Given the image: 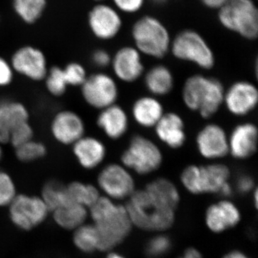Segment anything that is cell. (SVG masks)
I'll use <instances>...</instances> for the list:
<instances>
[{"instance_id": "obj_1", "label": "cell", "mask_w": 258, "mask_h": 258, "mask_svg": "<svg viewBox=\"0 0 258 258\" xmlns=\"http://www.w3.org/2000/svg\"><path fill=\"white\" fill-rule=\"evenodd\" d=\"M99 239V251H113L130 235L133 224L125 205L101 195L89 209Z\"/></svg>"}, {"instance_id": "obj_2", "label": "cell", "mask_w": 258, "mask_h": 258, "mask_svg": "<svg viewBox=\"0 0 258 258\" xmlns=\"http://www.w3.org/2000/svg\"><path fill=\"white\" fill-rule=\"evenodd\" d=\"M125 206L133 226L142 230L163 232L175 222V209L155 198L145 188L136 190Z\"/></svg>"}, {"instance_id": "obj_3", "label": "cell", "mask_w": 258, "mask_h": 258, "mask_svg": "<svg viewBox=\"0 0 258 258\" xmlns=\"http://www.w3.org/2000/svg\"><path fill=\"white\" fill-rule=\"evenodd\" d=\"M228 166L218 161H212L208 164L186 166L180 174V181L183 187L191 195L218 194L227 198L233 191Z\"/></svg>"}, {"instance_id": "obj_4", "label": "cell", "mask_w": 258, "mask_h": 258, "mask_svg": "<svg viewBox=\"0 0 258 258\" xmlns=\"http://www.w3.org/2000/svg\"><path fill=\"white\" fill-rule=\"evenodd\" d=\"M225 88L215 78L203 74L190 76L181 89V99L184 106L208 119L223 106Z\"/></svg>"}, {"instance_id": "obj_5", "label": "cell", "mask_w": 258, "mask_h": 258, "mask_svg": "<svg viewBox=\"0 0 258 258\" xmlns=\"http://www.w3.org/2000/svg\"><path fill=\"white\" fill-rule=\"evenodd\" d=\"M120 162L129 171L141 176L149 175L162 165L164 155L157 143L144 135L134 136L122 152Z\"/></svg>"}, {"instance_id": "obj_6", "label": "cell", "mask_w": 258, "mask_h": 258, "mask_svg": "<svg viewBox=\"0 0 258 258\" xmlns=\"http://www.w3.org/2000/svg\"><path fill=\"white\" fill-rule=\"evenodd\" d=\"M132 37L140 53L153 58H162L170 51L169 32L154 17L144 16L139 19L132 28Z\"/></svg>"}, {"instance_id": "obj_7", "label": "cell", "mask_w": 258, "mask_h": 258, "mask_svg": "<svg viewBox=\"0 0 258 258\" xmlns=\"http://www.w3.org/2000/svg\"><path fill=\"white\" fill-rule=\"evenodd\" d=\"M222 26L247 40L258 35V10L253 0H228L219 9Z\"/></svg>"}, {"instance_id": "obj_8", "label": "cell", "mask_w": 258, "mask_h": 258, "mask_svg": "<svg viewBox=\"0 0 258 258\" xmlns=\"http://www.w3.org/2000/svg\"><path fill=\"white\" fill-rule=\"evenodd\" d=\"M170 51L178 60L191 62L203 70L215 66V57L211 47L200 34L183 30L171 40Z\"/></svg>"}, {"instance_id": "obj_9", "label": "cell", "mask_w": 258, "mask_h": 258, "mask_svg": "<svg viewBox=\"0 0 258 258\" xmlns=\"http://www.w3.org/2000/svg\"><path fill=\"white\" fill-rule=\"evenodd\" d=\"M8 208L12 224L26 232L42 225L50 214L41 197L25 193H18Z\"/></svg>"}, {"instance_id": "obj_10", "label": "cell", "mask_w": 258, "mask_h": 258, "mask_svg": "<svg viewBox=\"0 0 258 258\" xmlns=\"http://www.w3.org/2000/svg\"><path fill=\"white\" fill-rule=\"evenodd\" d=\"M96 181L101 195L115 202L128 200L137 190L133 174L121 163L112 162L103 166Z\"/></svg>"}, {"instance_id": "obj_11", "label": "cell", "mask_w": 258, "mask_h": 258, "mask_svg": "<svg viewBox=\"0 0 258 258\" xmlns=\"http://www.w3.org/2000/svg\"><path fill=\"white\" fill-rule=\"evenodd\" d=\"M80 88L85 103L98 111L115 104L119 96L116 79L101 71L88 75Z\"/></svg>"}, {"instance_id": "obj_12", "label": "cell", "mask_w": 258, "mask_h": 258, "mask_svg": "<svg viewBox=\"0 0 258 258\" xmlns=\"http://www.w3.org/2000/svg\"><path fill=\"white\" fill-rule=\"evenodd\" d=\"M10 62L15 74L34 82L43 81L48 72L46 56L40 49L30 45L15 51Z\"/></svg>"}, {"instance_id": "obj_13", "label": "cell", "mask_w": 258, "mask_h": 258, "mask_svg": "<svg viewBox=\"0 0 258 258\" xmlns=\"http://www.w3.org/2000/svg\"><path fill=\"white\" fill-rule=\"evenodd\" d=\"M200 155L210 161H217L229 154L228 134L222 125L207 123L200 128L195 139Z\"/></svg>"}, {"instance_id": "obj_14", "label": "cell", "mask_w": 258, "mask_h": 258, "mask_svg": "<svg viewBox=\"0 0 258 258\" xmlns=\"http://www.w3.org/2000/svg\"><path fill=\"white\" fill-rule=\"evenodd\" d=\"M50 131L57 143L71 147L86 135V125L79 113L73 110L62 109L52 117Z\"/></svg>"}, {"instance_id": "obj_15", "label": "cell", "mask_w": 258, "mask_h": 258, "mask_svg": "<svg viewBox=\"0 0 258 258\" xmlns=\"http://www.w3.org/2000/svg\"><path fill=\"white\" fill-rule=\"evenodd\" d=\"M257 104V88L250 81H236L225 91L223 105L230 114L236 117L249 115Z\"/></svg>"}, {"instance_id": "obj_16", "label": "cell", "mask_w": 258, "mask_h": 258, "mask_svg": "<svg viewBox=\"0 0 258 258\" xmlns=\"http://www.w3.org/2000/svg\"><path fill=\"white\" fill-rule=\"evenodd\" d=\"M115 79L125 83H132L144 74L142 54L135 47H121L112 57L111 66Z\"/></svg>"}, {"instance_id": "obj_17", "label": "cell", "mask_w": 258, "mask_h": 258, "mask_svg": "<svg viewBox=\"0 0 258 258\" xmlns=\"http://www.w3.org/2000/svg\"><path fill=\"white\" fill-rule=\"evenodd\" d=\"M241 218L240 210L237 205L226 198L212 204L205 212V224L215 234L234 228L240 223Z\"/></svg>"}, {"instance_id": "obj_18", "label": "cell", "mask_w": 258, "mask_h": 258, "mask_svg": "<svg viewBox=\"0 0 258 258\" xmlns=\"http://www.w3.org/2000/svg\"><path fill=\"white\" fill-rule=\"evenodd\" d=\"M229 154L237 160H245L257 150L258 130L251 122L236 125L228 134Z\"/></svg>"}, {"instance_id": "obj_19", "label": "cell", "mask_w": 258, "mask_h": 258, "mask_svg": "<svg viewBox=\"0 0 258 258\" xmlns=\"http://www.w3.org/2000/svg\"><path fill=\"white\" fill-rule=\"evenodd\" d=\"M71 147L78 164L85 170H94L106 160V144L94 136L86 134Z\"/></svg>"}, {"instance_id": "obj_20", "label": "cell", "mask_w": 258, "mask_h": 258, "mask_svg": "<svg viewBox=\"0 0 258 258\" xmlns=\"http://www.w3.org/2000/svg\"><path fill=\"white\" fill-rule=\"evenodd\" d=\"M93 35L101 40H111L118 35L122 20L116 10L106 5H98L93 8L88 18Z\"/></svg>"}, {"instance_id": "obj_21", "label": "cell", "mask_w": 258, "mask_h": 258, "mask_svg": "<svg viewBox=\"0 0 258 258\" xmlns=\"http://www.w3.org/2000/svg\"><path fill=\"white\" fill-rule=\"evenodd\" d=\"M154 129L157 139L171 149H179L186 143L184 120L176 112L164 113Z\"/></svg>"}, {"instance_id": "obj_22", "label": "cell", "mask_w": 258, "mask_h": 258, "mask_svg": "<svg viewBox=\"0 0 258 258\" xmlns=\"http://www.w3.org/2000/svg\"><path fill=\"white\" fill-rule=\"evenodd\" d=\"M96 122L98 128L111 140L121 139L128 131V113L117 103L99 111Z\"/></svg>"}, {"instance_id": "obj_23", "label": "cell", "mask_w": 258, "mask_h": 258, "mask_svg": "<svg viewBox=\"0 0 258 258\" xmlns=\"http://www.w3.org/2000/svg\"><path fill=\"white\" fill-rule=\"evenodd\" d=\"M29 120L30 112L23 103L11 100L0 101V143L9 144L12 131Z\"/></svg>"}, {"instance_id": "obj_24", "label": "cell", "mask_w": 258, "mask_h": 258, "mask_svg": "<svg viewBox=\"0 0 258 258\" xmlns=\"http://www.w3.org/2000/svg\"><path fill=\"white\" fill-rule=\"evenodd\" d=\"M164 113L161 102L152 95L139 97L132 107V118L144 128H154Z\"/></svg>"}, {"instance_id": "obj_25", "label": "cell", "mask_w": 258, "mask_h": 258, "mask_svg": "<svg viewBox=\"0 0 258 258\" xmlns=\"http://www.w3.org/2000/svg\"><path fill=\"white\" fill-rule=\"evenodd\" d=\"M144 76V86L152 96L157 98L165 96L174 87V75L164 64L153 66Z\"/></svg>"}, {"instance_id": "obj_26", "label": "cell", "mask_w": 258, "mask_h": 258, "mask_svg": "<svg viewBox=\"0 0 258 258\" xmlns=\"http://www.w3.org/2000/svg\"><path fill=\"white\" fill-rule=\"evenodd\" d=\"M56 225L62 230L74 231L86 223L89 212L82 205L69 203L50 212Z\"/></svg>"}, {"instance_id": "obj_27", "label": "cell", "mask_w": 258, "mask_h": 258, "mask_svg": "<svg viewBox=\"0 0 258 258\" xmlns=\"http://www.w3.org/2000/svg\"><path fill=\"white\" fill-rule=\"evenodd\" d=\"M68 204L82 205L89 209L101 196L96 185L81 181H73L66 184Z\"/></svg>"}, {"instance_id": "obj_28", "label": "cell", "mask_w": 258, "mask_h": 258, "mask_svg": "<svg viewBox=\"0 0 258 258\" xmlns=\"http://www.w3.org/2000/svg\"><path fill=\"white\" fill-rule=\"evenodd\" d=\"M144 188L168 206L175 210L179 206L181 200L179 191L177 186L170 179L158 177L149 181Z\"/></svg>"}, {"instance_id": "obj_29", "label": "cell", "mask_w": 258, "mask_h": 258, "mask_svg": "<svg viewBox=\"0 0 258 258\" xmlns=\"http://www.w3.org/2000/svg\"><path fill=\"white\" fill-rule=\"evenodd\" d=\"M72 232L73 243L80 252L91 254L99 251V239L93 224H83Z\"/></svg>"}, {"instance_id": "obj_30", "label": "cell", "mask_w": 258, "mask_h": 258, "mask_svg": "<svg viewBox=\"0 0 258 258\" xmlns=\"http://www.w3.org/2000/svg\"><path fill=\"white\" fill-rule=\"evenodd\" d=\"M50 212L68 204L66 184L57 180H50L43 185L40 195Z\"/></svg>"}, {"instance_id": "obj_31", "label": "cell", "mask_w": 258, "mask_h": 258, "mask_svg": "<svg viewBox=\"0 0 258 258\" xmlns=\"http://www.w3.org/2000/svg\"><path fill=\"white\" fill-rule=\"evenodd\" d=\"M17 14L27 23H33L41 16L46 5L45 0H13Z\"/></svg>"}, {"instance_id": "obj_32", "label": "cell", "mask_w": 258, "mask_h": 258, "mask_svg": "<svg viewBox=\"0 0 258 258\" xmlns=\"http://www.w3.org/2000/svg\"><path fill=\"white\" fill-rule=\"evenodd\" d=\"M43 81L47 92L56 98L66 94L69 87L64 76L63 68L58 66H52L48 69L46 77Z\"/></svg>"}, {"instance_id": "obj_33", "label": "cell", "mask_w": 258, "mask_h": 258, "mask_svg": "<svg viewBox=\"0 0 258 258\" xmlns=\"http://www.w3.org/2000/svg\"><path fill=\"white\" fill-rule=\"evenodd\" d=\"M46 146L38 141L32 140L15 149V155L18 161L30 163L39 160L47 155Z\"/></svg>"}, {"instance_id": "obj_34", "label": "cell", "mask_w": 258, "mask_h": 258, "mask_svg": "<svg viewBox=\"0 0 258 258\" xmlns=\"http://www.w3.org/2000/svg\"><path fill=\"white\" fill-rule=\"evenodd\" d=\"M18 194L13 178L6 171L0 169V208H8Z\"/></svg>"}, {"instance_id": "obj_35", "label": "cell", "mask_w": 258, "mask_h": 258, "mask_svg": "<svg viewBox=\"0 0 258 258\" xmlns=\"http://www.w3.org/2000/svg\"><path fill=\"white\" fill-rule=\"evenodd\" d=\"M171 241L167 235L159 232L149 241L146 245V252L150 257L159 258L170 251Z\"/></svg>"}, {"instance_id": "obj_36", "label": "cell", "mask_w": 258, "mask_h": 258, "mask_svg": "<svg viewBox=\"0 0 258 258\" xmlns=\"http://www.w3.org/2000/svg\"><path fill=\"white\" fill-rule=\"evenodd\" d=\"M62 68L69 86L81 87L88 76L84 66L79 62H71Z\"/></svg>"}, {"instance_id": "obj_37", "label": "cell", "mask_w": 258, "mask_h": 258, "mask_svg": "<svg viewBox=\"0 0 258 258\" xmlns=\"http://www.w3.org/2000/svg\"><path fill=\"white\" fill-rule=\"evenodd\" d=\"M33 137V128L29 120L18 125L12 131L10 136L9 144L15 149L32 140Z\"/></svg>"}, {"instance_id": "obj_38", "label": "cell", "mask_w": 258, "mask_h": 258, "mask_svg": "<svg viewBox=\"0 0 258 258\" xmlns=\"http://www.w3.org/2000/svg\"><path fill=\"white\" fill-rule=\"evenodd\" d=\"M14 78L15 72L10 62L0 57V88L10 86Z\"/></svg>"}, {"instance_id": "obj_39", "label": "cell", "mask_w": 258, "mask_h": 258, "mask_svg": "<svg viewBox=\"0 0 258 258\" xmlns=\"http://www.w3.org/2000/svg\"><path fill=\"white\" fill-rule=\"evenodd\" d=\"M120 11L125 13H134L143 7L144 0H113Z\"/></svg>"}, {"instance_id": "obj_40", "label": "cell", "mask_w": 258, "mask_h": 258, "mask_svg": "<svg viewBox=\"0 0 258 258\" xmlns=\"http://www.w3.org/2000/svg\"><path fill=\"white\" fill-rule=\"evenodd\" d=\"M236 188L241 194L252 192L255 189V183L252 176L248 174H242L236 181Z\"/></svg>"}, {"instance_id": "obj_41", "label": "cell", "mask_w": 258, "mask_h": 258, "mask_svg": "<svg viewBox=\"0 0 258 258\" xmlns=\"http://www.w3.org/2000/svg\"><path fill=\"white\" fill-rule=\"evenodd\" d=\"M112 57L107 51L97 50L93 52L91 60L93 64L100 69H106L111 66Z\"/></svg>"}, {"instance_id": "obj_42", "label": "cell", "mask_w": 258, "mask_h": 258, "mask_svg": "<svg viewBox=\"0 0 258 258\" xmlns=\"http://www.w3.org/2000/svg\"><path fill=\"white\" fill-rule=\"evenodd\" d=\"M178 258H203L201 252L195 247H189L184 251V254Z\"/></svg>"}, {"instance_id": "obj_43", "label": "cell", "mask_w": 258, "mask_h": 258, "mask_svg": "<svg viewBox=\"0 0 258 258\" xmlns=\"http://www.w3.org/2000/svg\"><path fill=\"white\" fill-rule=\"evenodd\" d=\"M228 0H202L203 4L212 9H220Z\"/></svg>"}, {"instance_id": "obj_44", "label": "cell", "mask_w": 258, "mask_h": 258, "mask_svg": "<svg viewBox=\"0 0 258 258\" xmlns=\"http://www.w3.org/2000/svg\"><path fill=\"white\" fill-rule=\"evenodd\" d=\"M222 258H250L248 255L240 250L234 249L230 252H227Z\"/></svg>"}, {"instance_id": "obj_45", "label": "cell", "mask_w": 258, "mask_h": 258, "mask_svg": "<svg viewBox=\"0 0 258 258\" xmlns=\"http://www.w3.org/2000/svg\"><path fill=\"white\" fill-rule=\"evenodd\" d=\"M104 258H126L125 256L122 255L121 254L118 252H113V251H109L107 252L106 257Z\"/></svg>"}, {"instance_id": "obj_46", "label": "cell", "mask_w": 258, "mask_h": 258, "mask_svg": "<svg viewBox=\"0 0 258 258\" xmlns=\"http://www.w3.org/2000/svg\"><path fill=\"white\" fill-rule=\"evenodd\" d=\"M252 195H253L254 198L253 202L254 204V208H257L258 206V192L257 188H255V189H254Z\"/></svg>"}, {"instance_id": "obj_47", "label": "cell", "mask_w": 258, "mask_h": 258, "mask_svg": "<svg viewBox=\"0 0 258 258\" xmlns=\"http://www.w3.org/2000/svg\"><path fill=\"white\" fill-rule=\"evenodd\" d=\"M3 144L0 143V161H1L2 159H3V154H4V152H3Z\"/></svg>"}, {"instance_id": "obj_48", "label": "cell", "mask_w": 258, "mask_h": 258, "mask_svg": "<svg viewBox=\"0 0 258 258\" xmlns=\"http://www.w3.org/2000/svg\"><path fill=\"white\" fill-rule=\"evenodd\" d=\"M153 3H156V4H163V3H166V0H152Z\"/></svg>"}, {"instance_id": "obj_49", "label": "cell", "mask_w": 258, "mask_h": 258, "mask_svg": "<svg viewBox=\"0 0 258 258\" xmlns=\"http://www.w3.org/2000/svg\"><path fill=\"white\" fill-rule=\"evenodd\" d=\"M97 1H100V0H97Z\"/></svg>"}, {"instance_id": "obj_50", "label": "cell", "mask_w": 258, "mask_h": 258, "mask_svg": "<svg viewBox=\"0 0 258 258\" xmlns=\"http://www.w3.org/2000/svg\"><path fill=\"white\" fill-rule=\"evenodd\" d=\"M152 258H154V257H152Z\"/></svg>"}]
</instances>
